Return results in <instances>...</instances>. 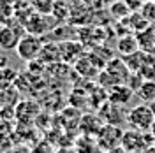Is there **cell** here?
Here are the masks:
<instances>
[{
  "label": "cell",
  "instance_id": "cell-19",
  "mask_svg": "<svg viewBox=\"0 0 155 153\" xmlns=\"http://www.w3.org/2000/svg\"><path fill=\"white\" fill-rule=\"evenodd\" d=\"M106 153H129V151L120 144V146H116V148H113V150H109V151H106Z\"/></svg>",
  "mask_w": 155,
  "mask_h": 153
},
{
  "label": "cell",
  "instance_id": "cell-7",
  "mask_svg": "<svg viewBox=\"0 0 155 153\" xmlns=\"http://www.w3.org/2000/svg\"><path fill=\"white\" fill-rule=\"evenodd\" d=\"M83 46L79 42H72V41H65L62 44H58V55H60V60L65 62V63H72V62H78L81 55H83Z\"/></svg>",
  "mask_w": 155,
  "mask_h": 153
},
{
  "label": "cell",
  "instance_id": "cell-20",
  "mask_svg": "<svg viewBox=\"0 0 155 153\" xmlns=\"http://www.w3.org/2000/svg\"><path fill=\"white\" fill-rule=\"evenodd\" d=\"M150 134L155 137V120H153V123H152V127H150Z\"/></svg>",
  "mask_w": 155,
  "mask_h": 153
},
{
  "label": "cell",
  "instance_id": "cell-5",
  "mask_svg": "<svg viewBox=\"0 0 155 153\" xmlns=\"http://www.w3.org/2000/svg\"><path fill=\"white\" fill-rule=\"evenodd\" d=\"M39 113H41V107L35 100H21V102H16L14 120L18 125H32Z\"/></svg>",
  "mask_w": 155,
  "mask_h": 153
},
{
  "label": "cell",
  "instance_id": "cell-11",
  "mask_svg": "<svg viewBox=\"0 0 155 153\" xmlns=\"http://www.w3.org/2000/svg\"><path fill=\"white\" fill-rule=\"evenodd\" d=\"M21 35L16 34L12 28H4L0 30V48H5V49H11V48H16L19 42Z\"/></svg>",
  "mask_w": 155,
  "mask_h": 153
},
{
  "label": "cell",
  "instance_id": "cell-6",
  "mask_svg": "<svg viewBox=\"0 0 155 153\" xmlns=\"http://www.w3.org/2000/svg\"><path fill=\"white\" fill-rule=\"evenodd\" d=\"M132 95H134V90L129 85H115V86H111V90L107 92V100L111 104L124 107L125 104L130 102Z\"/></svg>",
  "mask_w": 155,
  "mask_h": 153
},
{
  "label": "cell",
  "instance_id": "cell-10",
  "mask_svg": "<svg viewBox=\"0 0 155 153\" xmlns=\"http://www.w3.org/2000/svg\"><path fill=\"white\" fill-rule=\"evenodd\" d=\"M16 81H18V70L16 69L9 67V65L0 69V92L12 88L16 85Z\"/></svg>",
  "mask_w": 155,
  "mask_h": 153
},
{
  "label": "cell",
  "instance_id": "cell-13",
  "mask_svg": "<svg viewBox=\"0 0 155 153\" xmlns=\"http://www.w3.org/2000/svg\"><path fill=\"white\" fill-rule=\"evenodd\" d=\"M137 72L141 74L143 79H152V81H155V58L150 53L146 55L145 62H143V65H141V69Z\"/></svg>",
  "mask_w": 155,
  "mask_h": 153
},
{
  "label": "cell",
  "instance_id": "cell-15",
  "mask_svg": "<svg viewBox=\"0 0 155 153\" xmlns=\"http://www.w3.org/2000/svg\"><path fill=\"white\" fill-rule=\"evenodd\" d=\"M139 12L143 14V18H145L150 25H155V0H148Z\"/></svg>",
  "mask_w": 155,
  "mask_h": 153
},
{
  "label": "cell",
  "instance_id": "cell-22",
  "mask_svg": "<svg viewBox=\"0 0 155 153\" xmlns=\"http://www.w3.org/2000/svg\"><path fill=\"white\" fill-rule=\"evenodd\" d=\"M0 153H4V151H2V150H0Z\"/></svg>",
  "mask_w": 155,
  "mask_h": 153
},
{
  "label": "cell",
  "instance_id": "cell-1",
  "mask_svg": "<svg viewBox=\"0 0 155 153\" xmlns=\"http://www.w3.org/2000/svg\"><path fill=\"white\" fill-rule=\"evenodd\" d=\"M155 115L152 111V107L146 104H137L134 107H130V111L127 113L125 122L130 125V129L141 130V132H150V127L153 123Z\"/></svg>",
  "mask_w": 155,
  "mask_h": 153
},
{
  "label": "cell",
  "instance_id": "cell-9",
  "mask_svg": "<svg viewBox=\"0 0 155 153\" xmlns=\"http://www.w3.org/2000/svg\"><path fill=\"white\" fill-rule=\"evenodd\" d=\"M134 95L143 102V104H150L152 100H155V81L152 79H145L139 88L134 92Z\"/></svg>",
  "mask_w": 155,
  "mask_h": 153
},
{
  "label": "cell",
  "instance_id": "cell-17",
  "mask_svg": "<svg viewBox=\"0 0 155 153\" xmlns=\"http://www.w3.org/2000/svg\"><path fill=\"white\" fill-rule=\"evenodd\" d=\"M4 153H34V151L30 150L28 146H25V144H14V146L7 148Z\"/></svg>",
  "mask_w": 155,
  "mask_h": 153
},
{
  "label": "cell",
  "instance_id": "cell-14",
  "mask_svg": "<svg viewBox=\"0 0 155 153\" xmlns=\"http://www.w3.org/2000/svg\"><path fill=\"white\" fill-rule=\"evenodd\" d=\"M30 4L39 14H51L55 7V0H30Z\"/></svg>",
  "mask_w": 155,
  "mask_h": 153
},
{
  "label": "cell",
  "instance_id": "cell-2",
  "mask_svg": "<svg viewBox=\"0 0 155 153\" xmlns=\"http://www.w3.org/2000/svg\"><path fill=\"white\" fill-rule=\"evenodd\" d=\"M152 141L155 143V137L150 134V132H141V130L130 129V130L124 132L122 146H124L129 153H145L146 148L150 146Z\"/></svg>",
  "mask_w": 155,
  "mask_h": 153
},
{
  "label": "cell",
  "instance_id": "cell-8",
  "mask_svg": "<svg viewBox=\"0 0 155 153\" xmlns=\"http://www.w3.org/2000/svg\"><path fill=\"white\" fill-rule=\"evenodd\" d=\"M137 49H141V48H139V42H137V37H136V35H122L120 41L116 42V51H118L122 57L132 55Z\"/></svg>",
  "mask_w": 155,
  "mask_h": 153
},
{
  "label": "cell",
  "instance_id": "cell-16",
  "mask_svg": "<svg viewBox=\"0 0 155 153\" xmlns=\"http://www.w3.org/2000/svg\"><path fill=\"white\" fill-rule=\"evenodd\" d=\"M146 2H148V0H125V4L129 5L130 12H139Z\"/></svg>",
  "mask_w": 155,
  "mask_h": 153
},
{
  "label": "cell",
  "instance_id": "cell-4",
  "mask_svg": "<svg viewBox=\"0 0 155 153\" xmlns=\"http://www.w3.org/2000/svg\"><path fill=\"white\" fill-rule=\"evenodd\" d=\"M122 137H124V130L118 125L104 123L97 132V146L104 151H109L122 144Z\"/></svg>",
  "mask_w": 155,
  "mask_h": 153
},
{
  "label": "cell",
  "instance_id": "cell-12",
  "mask_svg": "<svg viewBox=\"0 0 155 153\" xmlns=\"http://www.w3.org/2000/svg\"><path fill=\"white\" fill-rule=\"evenodd\" d=\"M109 12H111L113 18H116L118 21H122V19L129 18L130 9H129V5L125 4V0H116V2H113L109 5Z\"/></svg>",
  "mask_w": 155,
  "mask_h": 153
},
{
  "label": "cell",
  "instance_id": "cell-18",
  "mask_svg": "<svg viewBox=\"0 0 155 153\" xmlns=\"http://www.w3.org/2000/svg\"><path fill=\"white\" fill-rule=\"evenodd\" d=\"M9 65V58L5 57V55H0V69L7 67Z\"/></svg>",
  "mask_w": 155,
  "mask_h": 153
},
{
  "label": "cell",
  "instance_id": "cell-3",
  "mask_svg": "<svg viewBox=\"0 0 155 153\" xmlns=\"http://www.w3.org/2000/svg\"><path fill=\"white\" fill-rule=\"evenodd\" d=\"M42 48H44L42 46V39L39 35H35V34H28L27 32V35H21V39H19L18 46H16V53H18V57L21 60L32 62V60L39 58Z\"/></svg>",
  "mask_w": 155,
  "mask_h": 153
},
{
  "label": "cell",
  "instance_id": "cell-21",
  "mask_svg": "<svg viewBox=\"0 0 155 153\" xmlns=\"http://www.w3.org/2000/svg\"><path fill=\"white\" fill-rule=\"evenodd\" d=\"M150 107H152V111H153V115H155V100H152V102H150Z\"/></svg>",
  "mask_w": 155,
  "mask_h": 153
}]
</instances>
